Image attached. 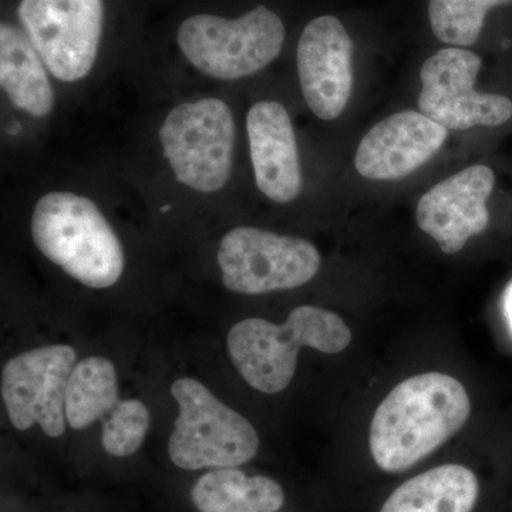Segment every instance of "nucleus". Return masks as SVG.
<instances>
[{
  "mask_svg": "<svg viewBox=\"0 0 512 512\" xmlns=\"http://www.w3.org/2000/svg\"><path fill=\"white\" fill-rule=\"evenodd\" d=\"M471 402L463 384L444 373H424L397 384L377 407L370 453L380 470L402 473L463 429Z\"/></svg>",
  "mask_w": 512,
  "mask_h": 512,
  "instance_id": "nucleus-1",
  "label": "nucleus"
},
{
  "mask_svg": "<svg viewBox=\"0 0 512 512\" xmlns=\"http://www.w3.org/2000/svg\"><path fill=\"white\" fill-rule=\"evenodd\" d=\"M352 332L336 313L316 306L293 309L282 325L261 318L241 320L228 333L229 357L239 375L258 392L275 394L291 384L299 350L328 355L350 345Z\"/></svg>",
  "mask_w": 512,
  "mask_h": 512,
  "instance_id": "nucleus-2",
  "label": "nucleus"
},
{
  "mask_svg": "<svg viewBox=\"0 0 512 512\" xmlns=\"http://www.w3.org/2000/svg\"><path fill=\"white\" fill-rule=\"evenodd\" d=\"M30 229L37 249L80 284L106 289L120 281L126 266L123 245L90 198L69 191L43 195Z\"/></svg>",
  "mask_w": 512,
  "mask_h": 512,
  "instance_id": "nucleus-3",
  "label": "nucleus"
},
{
  "mask_svg": "<svg viewBox=\"0 0 512 512\" xmlns=\"http://www.w3.org/2000/svg\"><path fill=\"white\" fill-rule=\"evenodd\" d=\"M178 406L168 456L181 470L237 468L249 463L259 450L251 423L192 377L171 384Z\"/></svg>",
  "mask_w": 512,
  "mask_h": 512,
  "instance_id": "nucleus-4",
  "label": "nucleus"
},
{
  "mask_svg": "<svg viewBox=\"0 0 512 512\" xmlns=\"http://www.w3.org/2000/svg\"><path fill=\"white\" fill-rule=\"evenodd\" d=\"M285 42L282 19L256 6L237 19L190 16L181 23L177 43L187 62L215 80H241L274 62Z\"/></svg>",
  "mask_w": 512,
  "mask_h": 512,
  "instance_id": "nucleus-5",
  "label": "nucleus"
},
{
  "mask_svg": "<svg viewBox=\"0 0 512 512\" xmlns=\"http://www.w3.org/2000/svg\"><path fill=\"white\" fill-rule=\"evenodd\" d=\"M158 137L178 183L202 194L227 187L234 168L235 120L224 100L204 97L178 104Z\"/></svg>",
  "mask_w": 512,
  "mask_h": 512,
  "instance_id": "nucleus-6",
  "label": "nucleus"
},
{
  "mask_svg": "<svg viewBox=\"0 0 512 512\" xmlns=\"http://www.w3.org/2000/svg\"><path fill=\"white\" fill-rule=\"evenodd\" d=\"M217 259L222 284L241 295L299 288L315 278L322 264L312 242L254 227L227 232L221 239Z\"/></svg>",
  "mask_w": 512,
  "mask_h": 512,
  "instance_id": "nucleus-7",
  "label": "nucleus"
},
{
  "mask_svg": "<svg viewBox=\"0 0 512 512\" xmlns=\"http://www.w3.org/2000/svg\"><path fill=\"white\" fill-rule=\"evenodd\" d=\"M18 16L57 80L76 83L92 73L103 36V0H22Z\"/></svg>",
  "mask_w": 512,
  "mask_h": 512,
  "instance_id": "nucleus-8",
  "label": "nucleus"
},
{
  "mask_svg": "<svg viewBox=\"0 0 512 512\" xmlns=\"http://www.w3.org/2000/svg\"><path fill=\"white\" fill-rule=\"evenodd\" d=\"M483 60L463 47H447L429 57L420 70L421 113L447 130L503 126L512 117V101L476 90Z\"/></svg>",
  "mask_w": 512,
  "mask_h": 512,
  "instance_id": "nucleus-9",
  "label": "nucleus"
},
{
  "mask_svg": "<svg viewBox=\"0 0 512 512\" xmlns=\"http://www.w3.org/2000/svg\"><path fill=\"white\" fill-rule=\"evenodd\" d=\"M74 366L76 350L69 345L29 350L3 366L2 399L16 430L37 424L46 436H63L67 383Z\"/></svg>",
  "mask_w": 512,
  "mask_h": 512,
  "instance_id": "nucleus-10",
  "label": "nucleus"
},
{
  "mask_svg": "<svg viewBox=\"0 0 512 512\" xmlns=\"http://www.w3.org/2000/svg\"><path fill=\"white\" fill-rule=\"evenodd\" d=\"M353 45L335 16H320L303 29L298 43L299 83L309 109L320 120L338 119L353 86Z\"/></svg>",
  "mask_w": 512,
  "mask_h": 512,
  "instance_id": "nucleus-11",
  "label": "nucleus"
},
{
  "mask_svg": "<svg viewBox=\"0 0 512 512\" xmlns=\"http://www.w3.org/2000/svg\"><path fill=\"white\" fill-rule=\"evenodd\" d=\"M495 175L487 165H471L430 188L417 204L421 231L430 235L447 255L457 254L468 239L490 224L487 201Z\"/></svg>",
  "mask_w": 512,
  "mask_h": 512,
  "instance_id": "nucleus-12",
  "label": "nucleus"
},
{
  "mask_svg": "<svg viewBox=\"0 0 512 512\" xmlns=\"http://www.w3.org/2000/svg\"><path fill=\"white\" fill-rule=\"evenodd\" d=\"M447 137V128L421 111H400L377 123L360 141L357 173L373 181L400 180L436 156Z\"/></svg>",
  "mask_w": 512,
  "mask_h": 512,
  "instance_id": "nucleus-13",
  "label": "nucleus"
},
{
  "mask_svg": "<svg viewBox=\"0 0 512 512\" xmlns=\"http://www.w3.org/2000/svg\"><path fill=\"white\" fill-rule=\"evenodd\" d=\"M249 151L259 191L289 204L302 191V167L288 110L278 101H258L247 114Z\"/></svg>",
  "mask_w": 512,
  "mask_h": 512,
  "instance_id": "nucleus-14",
  "label": "nucleus"
},
{
  "mask_svg": "<svg viewBox=\"0 0 512 512\" xmlns=\"http://www.w3.org/2000/svg\"><path fill=\"white\" fill-rule=\"evenodd\" d=\"M0 86L12 106L35 119L55 109V92L47 67L25 32L0 25Z\"/></svg>",
  "mask_w": 512,
  "mask_h": 512,
  "instance_id": "nucleus-15",
  "label": "nucleus"
},
{
  "mask_svg": "<svg viewBox=\"0 0 512 512\" xmlns=\"http://www.w3.org/2000/svg\"><path fill=\"white\" fill-rule=\"evenodd\" d=\"M480 483L470 468L446 464L406 481L380 512H473Z\"/></svg>",
  "mask_w": 512,
  "mask_h": 512,
  "instance_id": "nucleus-16",
  "label": "nucleus"
},
{
  "mask_svg": "<svg viewBox=\"0 0 512 512\" xmlns=\"http://www.w3.org/2000/svg\"><path fill=\"white\" fill-rule=\"evenodd\" d=\"M191 500L200 512H278L285 504L272 478L247 476L238 468H215L198 478Z\"/></svg>",
  "mask_w": 512,
  "mask_h": 512,
  "instance_id": "nucleus-17",
  "label": "nucleus"
},
{
  "mask_svg": "<svg viewBox=\"0 0 512 512\" xmlns=\"http://www.w3.org/2000/svg\"><path fill=\"white\" fill-rule=\"evenodd\" d=\"M117 404L119 383L113 362L106 357L90 356L76 363L67 383V424L74 430L86 429Z\"/></svg>",
  "mask_w": 512,
  "mask_h": 512,
  "instance_id": "nucleus-18",
  "label": "nucleus"
},
{
  "mask_svg": "<svg viewBox=\"0 0 512 512\" xmlns=\"http://www.w3.org/2000/svg\"><path fill=\"white\" fill-rule=\"evenodd\" d=\"M512 0H429L431 30L440 42L454 47L471 46L484 28L487 13Z\"/></svg>",
  "mask_w": 512,
  "mask_h": 512,
  "instance_id": "nucleus-19",
  "label": "nucleus"
},
{
  "mask_svg": "<svg viewBox=\"0 0 512 512\" xmlns=\"http://www.w3.org/2000/svg\"><path fill=\"white\" fill-rule=\"evenodd\" d=\"M150 410L137 399L119 402L103 424L101 443L113 457H128L143 446L150 429Z\"/></svg>",
  "mask_w": 512,
  "mask_h": 512,
  "instance_id": "nucleus-20",
  "label": "nucleus"
},
{
  "mask_svg": "<svg viewBox=\"0 0 512 512\" xmlns=\"http://www.w3.org/2000/svg\"><path fill=\"white\" fill-rule=\"evenodd\" d=\"M505 312H507L508 320H510V326L512 329V284L505 293Z\"/></svg>",
  "mask_w": 512,
  "mask_h": 512,
  "instance_id": "nucleus-21",
  "label": "nucleus"
}]
</instances>
